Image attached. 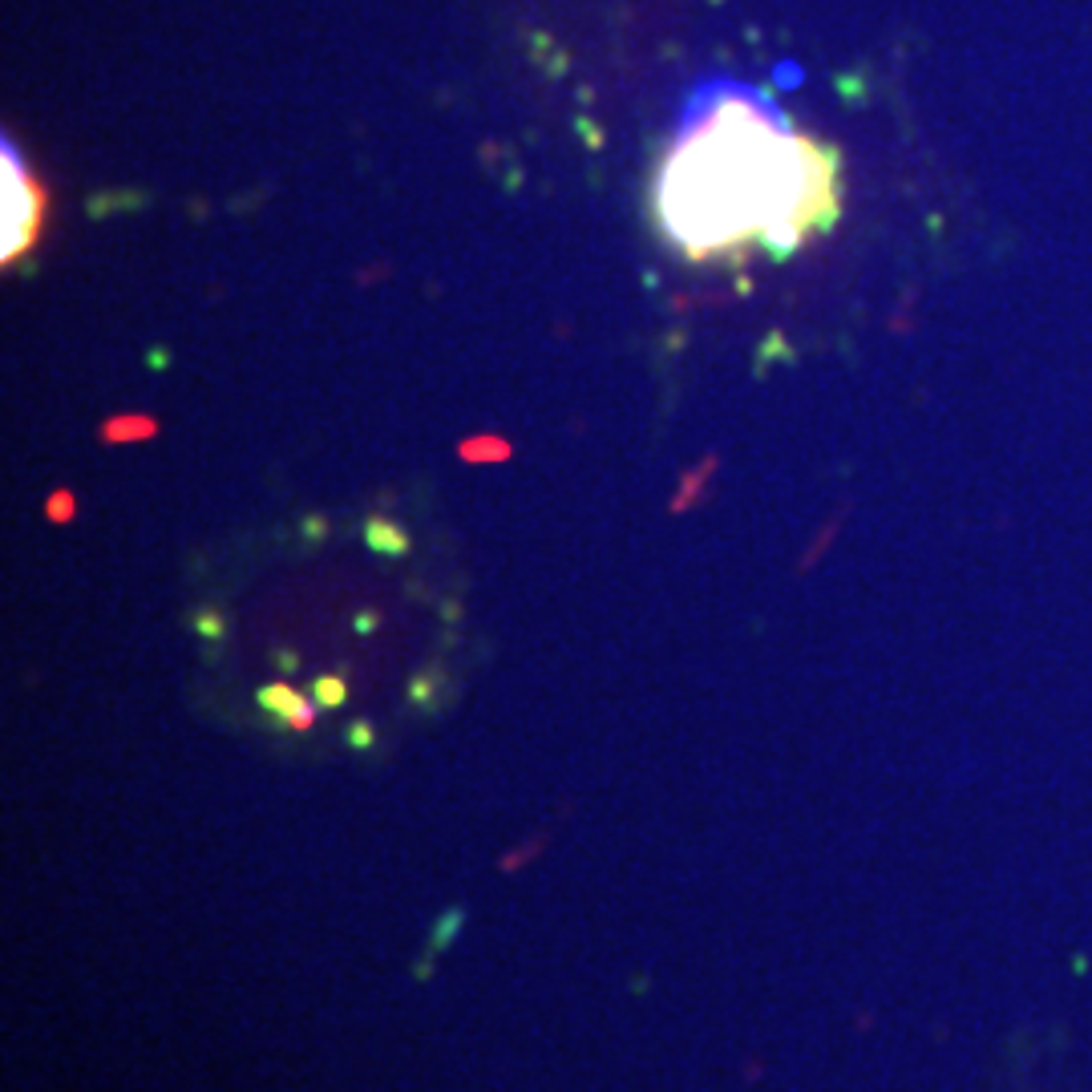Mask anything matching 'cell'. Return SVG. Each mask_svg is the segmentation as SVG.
<instances>
[{
	"mask_svg": "<svg viewBox=\"0 0 1092 1092\" xmlns=\"http://www.w3.org/2000/svg\"><path fill=\"white\" fill-rule=\"evenodd\" d=\"M660 227L692 259L785 255L838 211V154L802 138L765 94L717 82L692 98L655 183Z\"/></svg>",
	"mask_w": 1092,
	"mask_h": 1092,
	"instance_id": "1",
	"label": "cell"
},
{
	"mask_svg": "<svg viewBox=\"0 0 1092 1092\" xmlns=\"http://www.w3.org/2000/svg\"><path fill=\"white\" fill-rule=\"evenodd\" d=\"M41 207L45 195L33 183V174L25 170L20 154L13 151V142H4V264H13L33 247L37 227H41Z\"/></svg>",
	"mask_w": 1092,
	"mask_h": 1092,
	"instance_id": "2",
	"label": "cell"
},
{
	"mask_svg": "<svg viewBox=\"0 0 1092 1092\" xmlns=\"http://www.w3.org/2000/svg\"><path fill=\"white\" fill-rule=\"evenodd\" d=\"M259 705L268 708V712H275L287 728H308V724H312V705H308L303 696H296L292 689H264L259 692Z\"/></svg>",
	"mask_w": 1092,
	"mask_h": 1092,
	"instance_id": "3",
	"label": "cell"
},
{
	"mask_svg": "<svg viewBox=\"0 0 1092 1092\" xmlns=\"http://www.w3.org/2000/svg\"><path fill=\"white\" fill-rule=\"evenodd\" d=\"M466 926V910L462 907H450L441 919H437V926H434V951H445L450 942L457 939V931Z\"/></svg>",
	"mask_w": 1092,
	"mask_h": 1092,
	"instance_id": "4",
	"label": "cell"
},
{
	"mask_svg": "<svg viewBox=\"0 0 1092 1092\" xmlns=\"http://www.w3.org/2000/svg\"><path fill=\"white\" fill-rule=\"evenodd\" d=\"M316 705L320 708H340V705H344V680H337V676H324V680H316Z\"/></svg>",
	"mask_w": 1092,
	"mask_h": 1092,
	"instance_id": "5",
	"label": "cell"
},
{
	"mask_svg": "<svg viewBox=\"0 0 1092 1092\" xmlns=\"http://www.w3.org/2000/svg\"><path fill=\"white\" fill-rule=\"evenodd\" d=\"M353 744H356V749L372 744V728H369V724H356V728H353Z\"/></svg>",
	"mask_w": 1092,
	"mask_h": 1092,
	"instance_id": "6",
	"label": "cell"
}]
</instances>
